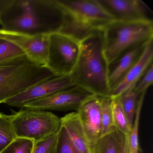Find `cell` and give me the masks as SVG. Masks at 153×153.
<instances>
[{"mask_svg":"<svg viewBox=\"0 0 153 153\" xmlns=\"http://www.w3.org/2000/svg\"><path fill=\"white\" fill-rule=\"evenodd\" d=\"M66 14L58 0H13L0 17L2 29L33 35L60 32Z\"/></svg>","mask_w":153,"mask_h":153,"instance_id":"6da1fadb","label":"cell"},{"mask_svg":"<svg viewBox=\"0 0 153 153\" xmlns=\"http://www.w3.org/2000/svg\"><path fill=\"white\" fill-rule=\"evenodd\" d=\"M80 42V55L71 75L74 84L97 96L111 97L102 29L88 33Z\"/></svg>","mask_w":153,"mask_h":153,"instance_id":"7a4b0ae2","label":"cell"},{"mask_svg":"<svg viewBox=\"0 0 153 153\" xmlns=\"http://www.w3.org/2000/svg\"><path fill=\"white\" fill-rule=\"evenodd\" d=\"M54 76L46 66L35 63L25 54L0 62V104Z\"/></svg>","mask_w":153,"mask_h":153,"instance_id":"3957f363","label":"cell"},{"mask_svg":"<svg viewBox=\"0 0 153 153\" xmlns=\"http://www.w3.org/2000/svg\"><path fill=\"white\" fill-rule=\"evenodd\" d=\"M108 65L134 46L153 40V21L113 20L102 29Z\"/></svg>","mask_w":153,"mask_h":153,"instance_id":"277c9868","label":"cell"},{"mask_svg":"<svg viewBox=\"0 0 153 153\" xmlns=\"http://www.w3.org/2000/svg\"><path fill=\"white\" fill-rule=\"evenodd\" d=\"M58 1L66 14L65 26L60 32L72 35L79 40L114 20L97 0Z\"/></svg>","mask_w":153,"mask_h":153,"instance_id":"5b68a950","label":"cell"},{"mask_svg":"<svg viewBox=\"0 0 153 153\" xmlns=\"http://www.w3.org/2000/svg\"><path fill=\"white\" fill-rule=\"evenodd\" d=\"M11 117L17 137L35 142L58 133L62 126L61 118L46 111L23 108Z\"/></svg>","mask_w":153,"mask_h":153,"instance_id":"8992f818","label":"cell"},{"mask_svg":"<svg viewBox=\"0 0 153 153\" xmlns=\"http://www.w3.org/2000/svg\"><path fill=\"white\" fill-rule=\"evenodd\" d=\"M80 48V40L72 35L62 32L50 35L46 67L56 76L71 75L78 61Z\"/></svg>","mask_w":153,"mask_h":153,"instance_id":"52a82bcc","label":"cell"},{"mask_svg":"<svg viewBox=\"0 0 153 153\" xmlns=\"http://www.w3.org/2000/svg\"><path fill=\"white\" fill-rule=\"evenodd\" d=\"M94 95H95L85 88L75 85L45 98L28 103L22 108L43 111H76L85 100Z\"/></svg>","mask_w":153,"mask_h":153,"instance_id":"ba28073f","label":"cell"},{"mask_svg":"<svg viewBox=\"0 0 153 153\" xmlns=\"http://www.w3.org/2000/svg\"><path fill=\"white\" fill-rule=\"evenodd\" d=\"M74 86L75 85L71 75L56 76L34 85L7 100L4 104L12 107L23 108L28 103L45 98Z\"/></svg>","mask_w":153,"mask_h":153,"instance_id":"9c48e42d","label":"cell"},{"mask_svg":"<svg viewBox=\"0 0 153 153\" xmlns=\"http://www.w3.org/2000/svg\"><path fill=\"white\" fill-rule=\"evenodd\" d=\"M49 36L33 35L0 29V37L19 47L35 63L46 66L49 52Z\"/></svg>","mask_w":153,"mask_h":153,"instance_id":"30bf717a","label":"cell"},{"mask_svg":"<svg viewBox=\"0 0 153 153\" xmlns=\"http://www.w3.org/2000/svg\"><path fill=\"white\" fill-rule=\"evenodd\" d=\"M117 21H153V12L141 0H97Z\"/></svg>","mask_w":153,"mask_h":153,"instance_id":"8fae6325","label":"cell"},{"mask_svg":"<svg viewBox=\"0 0 153 153\" xmlns=\"http://www.w3.org/2000/svg\"><path fill=\"white\" fill-rule=\"evenodd\" d=\"M77 114L85 134L89 150L101 137L102 120L100 97L94 95L80 105Z\"/></svg>","mask_w":153,"mask_h":153,"instance_id":"7c38bea8","label":"cell"},{"mask_svg":"<svg viewBox=\"0 0 153 153\" xmlns=\"http://www.w3.org/2000/svg\"><path fill=\"white\" fill-rule=\"evenodd\" d=\"M149 42L134 46L123 53L108 65V83L111 93L138 61Z\"/></svg>","mask_w":153,"mask_h":153,"instance_id":"4fadbf2b","label":"cell"},{"mask_svg":"<svg viewBox=\"0 0 153 153\" xmlns=\"http://www.w3.org/2000/svg\"><path fill=\"white\" fill-rule=\"evenodd\" d=\"M153 40L149 42L145 47L141 57L131 68L120 83L112 90L111 98H117L127 91L132 90L135 85L153 63Z\"/></svg>","mask_w":153,"mask_h":153,"instance_id":"5bb4252c","label":"cell"},{"mask_svg":"<svg viewBox=\"0 0 153 153\" xmlns=\"http://www.w3.org/2000/svg\"><path fill=\"white\" fill-rule=\"evenodd\" d=\"M61 121L77 149L81 153H90L88 142L76 112L67 114L61 118Z\"/></svg>","mask_w":153,"mask_h":153,"instance_id":"9a60e30c","label":"cell"},{"mask_svg":"<svg viewBox=\"0 0 153 153\" xmlns=\"http://www.w3.org/2000/svg\"><path fill=\"white\" fill-rule=\"evenodd\" d=\"M127 137L116 129L100 137L90 153H120Z\"/></svg>","mask_w":153,"mask_h":153,"instance_id":"2e32d148","label":"cell"},{"mask_svg":"<svg viewBox=\"0 0 153 153\" xmlns=\"http://www.w3.org/2000/svg\"><path fill=\"white\" fill-rule=\"evenodd\" d=\"M141 94H138L132 89L125 92L117 97L131 128L135 117L138 101Z\"/></svg>","mask_w":153,"mask_h":153,"instance_id":"e0dca14e","label":"cell"},{"mask_svg":"<svg viewBox=\"0 0 153 153\" xmlns=\"http://www.w3.org/2000/svg\"><path fill=\"white\" fill-rule=\"evenodd\" d=\"M146 92H144L140 95L137 105L133 124L131 130L128 136V145L130 153H139V126L140 119L141 114V109L143 102L145 99Z\"/></svg>","mask_w":153,"mask_h":153,"instance_id":"ac0fdd59","label":"cell"},{"mask_svg":"<svg viewBox=\"0 0 153 153\" xmlns=\"http://www.w3.org/2000/svg\"><path fill=\"white\" fill-rule=\"evenodd\" d=\"M102 120L101 137L112 132L117 129L114 123L111 97H100Z\"/></svg>","mask_w":153,"mask_h":153,"instance_id":"d6986e66","label":"cell"},{"mask_svg":"<svg viewBox=\"0 0 153 153\" xmlns=\"http://www.w3.org/2000/svg\"><path fill=\"white\" fill-rule=\"evenodd\" d=\"M17 138L11 115L0 113V153Z\"/></svg>","mask_w":153,"mask_h":153,"instance_id":"ffe728a7","label":"cell"},{"mask_svg":"<svg viewBox=\"0 0 153 153\" xmlns=\"http://www.w3.org/2000/svg\"><path fill=\"white\" fill-rule=\"evenodd\" d=\"M112 109L115 128L125 136H128L131 128L118 98H112Z\"/></svg>","mask_w":153,"mask_h":153,"instance_id":"44dd1931","label":"cell"},{"mask_svg":"<svg viewBox=\"0 0 153 153\" xmlns=\"http://www.w3.org/2000/svg\"><path fill=\"white\" fill-rule=\"evenodd\" d=\"M55 153H81L71 142L67 131L62 126L58 132Z\"/></svg>","mask_w":153,"mask_h":153,"instance_id":"7402d4cb","label":"cell"},{"mask_svg":"<svg viewBox=\"0 0 153 153\" xmlns=\"http://www.w3.org/2000/svg\"><path fill=\"white\" fill-rule=\"evenodd\" d=\"M34 144L31 140L17 137L1 153H32Z\"/></svg>","mask_w":153,"mask_h":153,"instance_id":"603a6c76","label":"cell"},{"mask_svg":"<svg viewBox=\"0 0 153 153\" xmlns=\"http://www.w3.org/2000/svg\"><path fill=\"white\" fill-rule=\"evenodd\" d=\"M24 54V52L16 45L0 37V62Z\"/></svg>","mask_w":153,"mask_h":153,"instance_id":"cb8c5ba5","label":"cell"},{"mask_svg":"<svg viewBox=\"0 0 153 153\" xmlns=\"http://www.w3.org/2000/svg\"><path fill=\"white\" fill-rule=\"evenodd\" d=\"M58 133L43 140L35 142L32 153H55Z\"/></svg>","mask_w":153,"mask_h":153,"instance_id":"d4e9b609","label":"cell"},{"mask_svg":"<svg viewBox=\"0 0 153 153\" xmlns=\"http://www.w3.org/2000/svg\"><path fill=\"white\" fill-rule=\"evenodd\" d=\"M153 83V64L152 63L135 85L133 89L138 94H141L146 92L148 88L152 85Z\"/></svg>","mask_w":153,"mask_h":153,"instance_id":"484cf974","label":"cell"},{"mask_svg":"<svg viewBox=\"0 0 153 153\" xmlns=\"http://www.w3.org/2000/svg\"><path fill=\"white\" fill-rule=\"evenodd\" d=\"M13 0H0V17L4 10L12 3Z\"/></svg>","mask_w":153,"mask_h":153,"instance_id":"4316f807","label":"cell"},{"mask_svg":"<svg viewBox=\"0 0 153 153\" xmlns=\"http://www.w3.org/2000/svg\"><path fill=\"white\" fill-rule=\"evenodd\" d=\"M120 153H130L128 145V136L126 137L124 145H123V147Z\"/></svg>","mask_w":153,"mask_h":153,"instance_id":"83f0119b","label":"cell"}]
</instances>
